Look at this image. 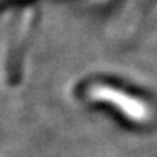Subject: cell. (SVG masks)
Returning <instances> with one entry per match:
<instances>
[{"instance_id":"cell-2","label":"cell","mask_w":157,"mask_h":157,"mask_svg":"<svg viewBox=\"0 0 157 157\" xmlns=\"http://www.w3.org/2000/svg\"><path fill=\"white\" fill-rule=\"evenodd\" d=\"M3 2H8V0H0V3H3Z\"/></svg>"},{"instance_id":"cell-1","label":"cell","mask_w":157,"mask_h":157,"mask_svg":"<svg viewBox=\"0 0 157 157\" xmlns=\"http://www.w3.org/2000/svg\"><path fill=\"white\" fill-rule=\"evenodd\" d=\"M84 93L89 101L108 105L134 124H148L154 116L148 101L108 81L98 79L89 82Z\"/></svg>"}]
</instances>
